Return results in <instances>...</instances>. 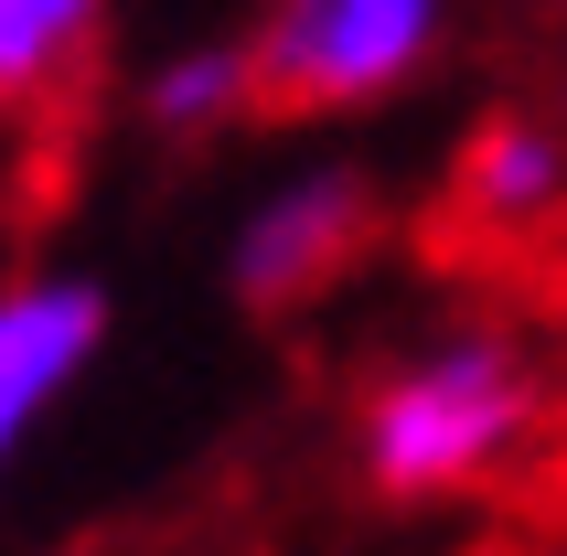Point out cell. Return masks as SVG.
<instances>
[{"instance_id": "cell-7", "label": "cell", "mask_w": 567, "mask_h": 556, "mask_svg": "<svg viewBox=\"0 0 567 556\" xmlns=\"http://www.w3.org/2000/svg\"><path fill=\"white\" fill-rule=\"evenodd\" d=\"M247 96H257L247 43H183V54L151 75V119L161 128H215V119H236Z\"/></svg>"}, {"instance_id": "cell-5", "label": "cell", "mask_w": 567, "mask_h": 556, "mask_svg": "<svg viewBox=\"0 0 567 556\" xmlns=\"http://www.w3.org/2000/svg\"><path fill=\"white\" fill-rule=\"evenodd\" d=\"M450 204L482 225V236H514V225L557 215V128L546 119H493L450 172Z\"/></svg>"}, {"instance_id": "cell-4", "label": "cell", "mask_w": 567, "mask_h": 556, "mask_svg": "<svg viewBox=\"0 0 567 556\" xmlns=\"http://www.w3.org/2000/svg\"><path fill=\"white\" fill-rule=\"evenodd\" d=\"M364 236H375V193L353 183V172H289L236 225V289L257 310H289V300H311V289H332L364 257Z\"/></svg>"}, {"instance_id": "cell-1", "label": "cell", "mask_w": 567, "mask_h": 556, "mask_svg": "<svg viewBox=\"0 0 567 556\" xmlns=\"http://www.w3.org/2000/svg\"><path fill=\"white\" fill-rule=\"evenodd\" d=\"M546 429V364L514 321H450L408 342L364 397V471L396 503L504 482Z\"/></svg>"}, {"instance_id": "cell-3", "label": "cell", "mask_w": 567, "mask_h": 556, "mask_svg": "<svg viewBox=\"0 0 567 556\" xmlns=\"http://www.w3.org/2000/svg\"><path fill=\"white\" fill-rule=\"evenodd\" d=\"M107 342V289L96 278H11L0 289V471L22 461V439L86 385Z\"/></svg>"}, {"instance_id": "cell-2", "label": "cell", "mask_w": 567, "mask_h": 556, "mask_svg": "<svg viewBox=\"0 0 567 556\" xmlns=\"http://www.w3.org/2000/svg\"><path fill=\"white\" fill-rule=\"evenodd\" d=\"M440 43V0H279L247 43L257 86L279 107H375Z\"/></svg>"}, {"instance_id": "cell-6", "label": "cell", "mask_w": 567, "mask_h": 556, "mask_svg": "<svg viewBox=\"0 0 567 556\" xmlns=\"http://www.w3.org/2000/svg\"><path fill=\"white\" fill-rule=\"evenodd\" d=\"M96 0H0V107L54 96V75L86 54Z\"/></svg>"}]
</instances>
